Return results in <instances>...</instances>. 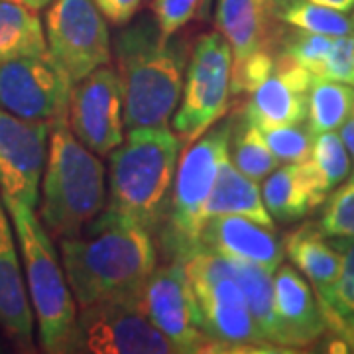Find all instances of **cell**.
I'll use <instances>...</instances> for the list:
<instances>
[{
  "label": "cell",
  "instance_id": "obj_14",
  "mask_svg": "<svg viewBox=\"0 0 354 354\" xmlns=\"http://www.w3.org/2000/svg\"><path fill=\"white\" fill-rule=\"evenodd\" d=\"M53 122L26 120L0 109V193L36 209Z\"/></svg>",
  "mask_w": 354,
  "mask_h": 354
},
{
  "label": "cell",
  "instance_id": "obj_31",
  "mask_svg": "<svg viewBox=\"0 0 354 354\" xmlns=\"http://www.w3.org/2000/svg\"><path fill=\"white\" fill-rule=\"evenodd\" d=\"M325 209L319 228L327 236L354 239V171L339 185V189L325 199Z\"/></svg>",
  "mask_w": 354,
  "mask_h": 354
},
{
  "label": "cell",
  "instance_id": "obj_33",
  "mask_svg": "<svg viewBox=\"0 0 354 354\" xmlns=\"http://www.w3.org/2000/svg\"><path fill=\"white\" fill-rule=\"evenodd\" d=\"M333 81L354 85V34L335 36L329 55L321 69V75Z\"/></svg>",
  "mask_w": 354,
  "mask_h": 354
},
{
  "label": "cell",
  "instance_id": "obj_18",
  "mask_svg": "<svg viewBox=\"0 0 354 354\" xmlns=\"http://www.w3.org/2000/svg\"><path fill=\"white\" fill-rule=\"evenodd\" d=\"M215 24L232 50V65L254 51L276 50L281 38L274 0H216Z\"/></svg>",
  "mask_w": 354,
  "mask_h": 354
},
{
  "label": "cell",
  "instance_id": "obj_17",
  "mask_svg": "<svg viewBox=\"0 0 354 354\" xmlns=\"http://www.w3.org/2000/svg\"><path fill=\"white\" fill-rule=\"evenodd\" d=\"M199 246L227 258L260 266L270 274L283 264L286 256L283 244L274 234V228L236 215L209 218L203 225Z\"/></svg>",
  "mask_w": 354,
  "mask_h": 354
},
{
  "label": "cell",
  "instance_id": "obj_20",
  "mask_svg": "<svg viewBox=\"0 0 354 354\" xmlns=\"http://www.w3.org/2000/svg\"><path fill=\"white\" fill-rule=\"evenodd\" d=\"M266 209L279 223L304 218L317 205H323L327 195L319 189L307 160L301 164H286L274 169L262 185Z\"/></svg>",
  "mask_w": 354,
  "mask_h": 354
},
{
  "label": "cell",
  "instance_id": "obj_34",
  "mask_svg": "<svg viewBox=\"0 0 354 354\" xmlns=\"http://www.w3.org/2000/svg\"><path fill=\"white\" fill-rule=\"evenodd\" d=\"M102 16L114 26H127L138 14L142 0H93Z\"/></svg>",
  "mask_w": 354,
  "mask_h": 354
},
{
  "label": "cell",
  "instance_id": "obj_25",
  "mask_svg": "<svg viewBox=\"0 0 354 354\" xmlns=\"http://www.w3.org/2000/svg\"><path fill=\"white\" fill-rule=\"evenodd\" d=\"M354 109V87L313 75L307 97V122L313 134L341 128Z\"/></svg>",
  "mask_w": 354,
  "mask_h": 354
},
{
  "label": "cell",
  "instance_id": "obj_3",
  "mask_svg": "<svg viewBox=\"0 0 354 354\" xmlns=\"http://www.w3.org/2000/svg\"><path fill=\"white\" fill-rule=\"evenodd\" d=\"M181 146L169 128L128 130L127 140L109 153L104 211L158 232L167 213Z\"/></svg>",
  "mask_w": 354,
  "mask_h": 354
},
{
  "label": "cell",
  "instance_id": "obj_9",
  "mask_svg": "<svg viewBox=\"0 0 354 354\" xmlns=\"http://www.w3.org/2000/svg\"><path fill=\"white\" fill-rule=\"evenodd\" d=\"M46 41L50 57L73 83L113 57L106 18L93 0H53L46 12Z\"/></svg>",
  "mask_w": 354,
  "mask_h": 354
},
{
  "label": "cell",
  "instance_id": "obj_19",
  "mask_svg": "<svg viewBox=\"0 0 354 354\" xmlns=\"http://www.w3.org/2000/svg\"><path fill=\"white\" fill-rule=\"evenodd\" d=\"M274 307L288 348L309 346L327 330L321 304L297 268L281 264L274 272Z\"/></svg>",
  "mask_w": 354,
  "mask_h": 354
},
{
  "label": "cell",
  "instance_id": "obj_6",
  "mask_svg": "<svg viewBox=\"0 0 354 354\" xmlns=\"http://www.w3.org/2000/svg\"><path fill=\"white\" fill-rule=\"evenodd\" d=\"M183 266L201 311L203 330L215 342V353H283L258 329L230 258L199 248Z\"/></svg>",
  "mask_w": 354,
  "mask_h": 354
},
{
  "label": "cell",
  "instance_id": "obj_4",
  "mask_svg": "<svg viewBox=\"0 0 354 354\" xmlns=\"http://www.w3.org/2000/svg\"><path fill=\"white\" fill-rule=\"evenodd\" d=\"M39 221L53 239H75L106 205L104 165L71 132L67 118L51 124L39 183Z\"/></svg>",
  "mask_w": 354,
  "mask_h": 354
},
{
  "label": "cell",
  "instance_id": "obj_27",
  "mask_svg": "<svg viewBox=\"0 0 354 354\" xmlns=\"http://www.w3.org/2000/svg\"><path fill=\"white\" fill-rule=\"evenodd\" d=\"M307 164L315 176L319 189L325 195L337 189L351 176V153L335 130L315 134L313 150Z\"/></svg>",
  "mask_w": 354,
  "mask_h": 354
},
{
  "label": "cell",
  "instance_id": "obj_16",
  "mask_svg": "<svg viewBox=\"0 0 354 354\" xmlns=\"http://www.w3.org/2000/svg\"><path fill=\"white\" fill-rule=\"evenodd\" d=\"M313 73L278 51L272 73L250 93L246 116L256 127L304 122Z\"/></svg>",
  "mask_w": 354,
  "mask_h": 354
},
{
  "label": "cell",
  "instance_id": "obj_12",
  "mask_svg": "<svg viewBox=\"0 0 354 354\" xmlns=\"http://www.w3.org/2000/svg\"><path fill=\"white\" fill-rule=\"evenodd\" d=\"M73 81L50 53L0 64V109L26 120L67 118Z\"/></svg>",
  "mask_w": 354,
  "mask_h": 354
},
{
  "label": "cell",
  "instance_id": "obj_30",
  "mask_svg": "<svg viewBox=\"0 0 354 354\" xmlns=\"http://www.w3.org/2000/svg\"><path fill=\"white\" fill-rule=\"evenodd\" d=\"M330 244L341 254V274L330 291L329 299L321 304L323 313L335 311L337 315H354V239L329 236Z\"/></svg>",
  "mask_w": 354,
  "mask_h": 354
},
{
  "label": "cell",
  "instance_id": "obj_13",
  "mask_svg": "<svg viewBox=\"0 0 354 354\" xmlns=\"http://www.w3.org/2000/svg\"><path fill=\"white\" fill-rule=\"evenodd\" d=\"M67 124L79 142L97 156H109L122 144L124 102L120 79L113 67L102 65L73 83Z\"/></svg>",
  "mask_w": 354,
  "mask_h": 354
},
{
  "label": "cell",
  "instance_id": "obj_24",
  "mask_svg": "<svg viewBox=\"0 0 354 354\" xmlns=\"http://www.w3.org/2000/svg\"><path fill=\"white\" fill-rule=\"evenodd\" d=\"M230 266L234 278L239 279L244 291L248 309L266 341L276 344L281 351H290L274 307V274H270L260 266L234 260V258H230Z\"/></svg>",
  "mask_w": 354,
  "mask_h": 354
},
{
  "label": "cell",
  "instance_id": "obj_22",
  "mask_svg": "<svg viewBox=\"0 0 354 354\" xmlns=\"http://www.w3.org/2000/svg\"><path fill=\"white\" fill-rule=\"evenodd\" d=\"M223 215L246 216L264 227L274 228V218L266 209L258 181L244 176L241 169L230 162L228 156L221 162L213 191L203 209V221L207 223L213 216Z\"/></svg>",
  "mask_w": 354,
  "mask_h": 354
},
{
  "label": "cell",
  "instance_id": "obj_23",
  "mask_svg": "<svg viewBox=\"0 0 354 354\" xmlns=\"http://www.w3.org/2000/svg\"><path fill=\"white\" fill-rule=\"evenodd\" d=\"M48 53L38 12L18 0H0V64Z\"/></svg>",
  "mask_w": 354,
  "mask_h": 354
},
{
  "label": "cell",
  "instance_id": "obj_28",
  "mask_svg": "<svg viewBox=\"0 0 354 354\" xmlns=\"http://www.w3.org/2000/svg\"><path fill=\"white\" fill-rule=\"evenodd\" d=\"M258 128L262 130L268 148L278 158L279 164H301L309 160L315 142V134L309 124L305 127L304 122H293Z\"/></svg>",
  "mask_w": 354,
  "mask_h": 354
},
{
  "label": "cell",
  "instance_id": "obj_29",
  "mask_svg": "<svg viewBox=\"0 0 354 354\" xmlns=\"http://www.w3.org/2000/svg\"><path fill=\"white\" fill-rule=\"evenodd\" d=\"M279 39H281V48H279L281 53H286L295 64L305 67L309 73L321 75V69L333 46V36L291 28V32L283 34Z\"/></svg>",
  "mask_w": 354,
  "mask_h": 354
},
{
  "label": "cell",
  "instance_id": "obj_36",
  "mask_svg": "<svg viewBox=\"0 0 354 354\" xmlns=\"http://www.w3.org/2000/svg\"><path fill=\"white\" fill-rule=\"evenodd\" d=\"M341 138L346 146V150L351 153V158L354 160V109L351 116L346 118V122L341 127Z\"/></svg>",
  "mask_w": 354,
  "mask_h": 354
},
{
  "label": "cell",
  "instance_id": "obj_10",
  "mask_svg": "<svg viewBox=\"0 0 354 354\" xmlns=\"http://www.w3.org/2000/svg\"><path fill=\"white\" fill-rule=\"evenodd\" d=\"M140 307L176 353H215V342L203 330L201 311L183 262L169 260L153 270L140 293Z\"/></svg>",
  "mask_w": 354,
  "mask_h": 354
},
{
  "label": "cell",
  "instance_id": "obj_5",
  "mask_svg": "<svg viewBox=\"0 0 354 354\" xmlns=\"http://www.w3.org/2000/svg\"><path fill=\"white\" fill-rule=\"evenodd\" d=\"M2 199L12 221L24 266L26 290L38 323L39 346L44 353H71L77 329L75 297L50 232L30 205L10 195H2Z\"/></svg>",
  "mask_w": 354,
  "mask_h": 354
},
{
  "label": "cell",
  "instance_id": "obj_38",
  "mask_svg": "<svg viewBox=\"0 0 354 354\" xmlns=\"http://www.w3.org/2000/svg\"><path fill=\"white\" fill-rule=\"evenodd\" d=\"M18 2H22L24 6H28L34 12H39V10H46L53 0H18Z\"/></svg>",
  "mask_w": 354,
  "mask_h": 354
},
{
  "label": "cell",
  "instance_id": "obj_26",
  "mask_svg": "<svg viewBox=\"0 0 354 354\" xmlns=\"http://www.w3.org/2000/svg\"><path fill=\"white\" fill-rule=\"evenodd\" d=\"M228 158L241 169L244 176L252 177L256 181L266 179L274 169H278V158L266 144L262 130L254 124L244 114L239 124L232 122L230 142H228Z\"/></svg>",
  "mask_w": 354,
  "mask_h": 354
},
{
  "label": "cell",
  "instance_id": "obj_39",
  "mask_svg": "<svg viewBox=\"0 0 354 354\" xmlns=\"http://www.w3.org/2000/svg\"><path fill=\"white\" fill-rule=\"evenodd\" d=\"M353 22H354V20H353Z\"/></svg>",
  "mask_w": 354,
  "mask_h": 354
},
{
  "label": "cell",
  "instance_id": "obj_15",
  "mask_svg": "<svg viewBox=\"0 0 354 354\" xmlns=\"http://www.w3.org/2000/svg\"><path fill=\"white\" fill-rule=\"evenodd\" d=\"M34 311L26 290L12 221L0 193V329L24 353L36 351Z\"/></svg>",
  "mask_w": 354,
  "mask_h": 354
},
{
  "label": "cell",
  "instance_id": "obj_8",
  "mask_svg": "<svg viewBox=\"0 0 354 354\" xmlns=\"http://www.w3.org/2000/svg\"><path fill=\"white\" fill-rule=\"evenodd\" d=\"M232 50L221 32L203 34L191 50L181 101L174 113V132L191 146L227 114Z\"/></svg>",
  "mask_w": 354,
  "mask_h": 354
},
{
  "label": "cell",
  "instance_id": "obj_35",
  "mask_svg": "<svg viewBox=\"0 0 354 354\" xmlns=\"http://www.w3.org/2000/svg\"><path fill=\"white\" fill-rule=\"evenodd\" d=\"M323 315H325V321H327V327H330L341 337L344 344L348 346V351H354V315L341 317L337 315L335 311H327Z\"/></svg>",
  "mask_w": 354,
  "mask_h": 354
},
{
  "label": "cell",
  "instance_id": "obj_32",
  "mask_svg": "<svg viewBox=\"0 0 354 354\" xmlns=\"http://www.w3.org/2000/svg\"><path fill=\"white\" fill-rule=\"evenodd\" d=\"M209 0H152V14L164 38L176 36L181 28L199 18Z\"/></svg>",
  "mask_w": 354,
  "mask_h": 354
},
{
  "label": "cell",
  "instance_id": "obj_1",
  "mask_svg": "<svg viewBox=\"0 0 354 354\" xmlns=\"http://www.w3.org/2000/svg\"><path fill=\"white\" fill-rule=\"evenodd\" d=\"M62 266L75 304L111 299L140 301L146 279L158 268L153 234L102 209L75 239H62Z\"/></svg>",
  "mask_w": 354,
  "mask_h": 354
},
{
  "label": "cell",
  "instance_id": "obj_2",
  "mask_svg": "<svg viewBox=\"0 0 354 354\" xmlns=\"http://www.w3.org/2000/svg\"><path fill=\"white\" fill-rule=\"evenodd\" d=\"M189 55L185 39L164 38L148 16L116 34L114 59L128 130L167 128L181 101Z\"/></svg>",
  "mask_w": 354,
  "mask_h": 354
},
{
  "label": "cell",
  "instance_id": "obj_11",
  "mask_svg": "<svg viewBox=\"0 0 354 354\" xmlns=\"http://www.w3.org/2000/svg\"><path fill=\"white\" fill-rule=\"evenodd\" d=\"M95 354H176L174 344L142 311L140 301L111 299L81 307L75 346Z\"/></svg>",
  "mask_w": 354,
  "mask_h": 354
},
{
  "label": "cell",
  "instance_id": "obj_21",
  "mask_svg": "<svg viewBox=\"0 0 354 354\" xmlns=\"http://www.w3.org/2000/svg\"><path fill=\"white\" fill-rule=\"evenodd\" d=\"M283 252L305 278L313 283L319 304L329 299L341 274V254L330 244L329 236L317 225H301L288 234Z\"/></svg>",
  "mask_w": 354,
  "mask_h": 354
},
{
  "label": "cell",
  "instance_id": "obj_7",
  "mask_svg": "<svg viewBox=\"0 0 354 354\" xmlns=\"http://www.w3.org/2000/svg\"><path fill=\"white\" fill-rule=\"evenodd\" d=\"M232 122H216L201 138L195 140L177 165L174 189L167 205L164 225L158 230L167 260L183 262L199 250L203 209L209 199L221 162L228 156Z\"/></svg>",
  "mask_w": 354,
  "mask_h": 354
},
{
  "label": "cell",
  "instance_id": "obj_37",
  "mask_svg": "<svg viewBox=\"0 0 354 354\" xmlns=\"http://www.w3.org/2000/svg\"><path fill=\"white\" fill-rule=\"evenodd\" d=\"M315 4H321V6H327V8H333V10H339V12H351L354 10V0H311Z\"/></svg>",
  "mask_w": 354,
  "mask_h": 354
}]
</instances>
